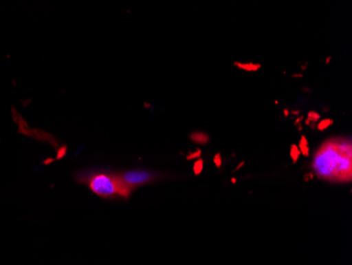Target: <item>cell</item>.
I'll use <instances>...</instances> for the list:
<instances>
[{
	"label": "cell",
	"mask_w": 352,
	"mask_h": 265,
	"mask_svg": "<svg viewBox=\"0 0 352 265\" xmlns=\"http://www.w3.org/2000/svg\"><path fill=\"white\" fill-rule=\"evenodd\" d=\"M204 169V161L203 160H197L195 163V166H193V170H195V173L197 176H199V173L203 171Z\"/></svg>",
	"instance_id": "10"
},
{
	"label": "cell",
	"mask_w": 352,
	"mask_h": 265,
	"mask_svg": "<svg viewBox=\"0 0 352 265\" xmlns=\"http://www.w3.org/2000/svg\"><path fill=\"white\" fill-rule=\"evenodd\" d=\"M213 161H214L215 165H217V168L221 167V153L215 154L214 159H213Z\"/></svg>",
	"instance_id": "11"
},
{
	"label": "cell",
	"mask_w": 352,
	"mask_h": 265,
	"mask_svg": "<svg viewBox=\"0 0 352 265\" xmlns=\"http://www.w3.org/2000/svg\"><path fill=\"white\" fill-rule=\"evenodd\" d=\"M331 59H332L331 56L327 57V59H326V65L329 64L330 61H331Z\"/></svg>",
	"instance_id": "14"
},
{
	"label": "cell",
	"mask_w": 352,
	"mask_h": 265,
	"mask_svg": "<svg viewBox=\"0 0 352 265\" xmlns=\"http://www.w3.org/2000/svg\"><path fill=\"white\" fill-rule=\"evenodd\" d=\"M321 120V116L316 112H310L307 116V120H306V124H309L310 122L318 123V120Z\"/></svg>",
	"instance_id": "9"
},
{
	"label": "cell",
	"mask_w": 352,
	"mask_h": 265,
	"mask_svg": "<svg viewBox=\"0 0 352 265\" xmlns=\"http://www.w3.org/2000/svg\"><path fill=\"white\" fill-rule=\"evenodd\" d=\"M118 176H120V180L124 182V185L128 186L132 191L140 186L152 183L160 178L156 173H149V171H145V170L126 171V173H120Z\"/></svg>",
	"instance_id": "3"
},
{
	"label": "cell",
	"mask_w": 352,
	"mask_h": 265,
	"mask_svg": "<svg viewBox=\"0 0 352 265\" xmlns=\"http://www.w3.org/2000/svg\"><path fill=\"white\" fill-rule=\"evenodd\" d=\"M77 181L88 186L93 193L104 199H128L133 193L116 173H91L78 178Z\"/></svg>",
	"instance_id": "2"
},
{
	"label": "cell",
	"mask_w": 352,
	"mask_h": 265,
	"mask_svg": "<svg viewBox=\"0 0 352 265\" xmlns=\"http://www.w3.org/2000/svg\"><path fill=\"white\" fill-rule=\"evenodd\" d=\"M292 77H296V78H302V74H298V73H296V74H292Z\"/></svg>",
	"instance_id": "13"
},
{
	"label": "cell",
	"mask_w": 352,
	"mask_h": 265,
	"mask_svg": "<svg viewBox=\"0 0 352 265\" xmlns=\"http://www.w3.org/2000/svg\"><path fill=\"white\" fill-rule=\"evenodd\" d=\"M233 65L239 70L246 71V72H258L262 68V65L258 64V63H253V61H248V63L235 61Z\"/></svg>",
	"instance_id": "4"
},
{
	"label": "cell",
	"mask_w": 352,
	"mask_h": 265,
	"mask_svg": "<svg viewBox=\"0 0 352 265\" xmlns=\"http://www.w3.org/2000/svg\"><path fill=\"white\" fill-rule=\"evenodd\" d=\"M333 123L332 118H324V120H318V129L320 130V131H324V130L329 128L331 125H333Z\"/></svg>",
	"instance_id": "7"
},
{
	"label": "cell",
	"mask_w": 352,
	"mask_h": 265,
	"mask_svg": "<svg viewBox=\"0 0 352 265\" xmlns=\"http://www.w3.org/2000/svg\"><path fill=\"white\" fill-rule=\"evenodd\" d=\"M300 151L298 149V145H292V148H290V157H292V161L294 163H296L298 162V158H300Z\"/></svg>",
	"instance_id": "8"
},
{
	"label": "cell",
	"mask_w": 352,
	"mask_h": 265,
	"mask_svg": "<svg viewBox=\"0 0 352 265\" xmlns=\"http://www.w3.org/2000/svg\"><path fill=\"white\" fill-rule=\"evenodd\" d=\"M192 142H195L197 144H201V145H206L210 141V138L205 132H195L190 136Z\"/></svg>",
	"instance_id": "5"
},
{
	"label": "cell",
	"mask_w": 352,
	"mask_h": 265,
	"mask_svg": "<svg viewBox=\"0 0 352 265\" xmlns=\"http://www.w3.org/2000/svg\"><path fill=\"white\" fill-rule=\"evenodd\" d=\"M199 156H201V150H197V152H195V153L191 154V156H189V157H188L187 159H195V158H199Z\"/></svg>",
	"instance_id": "12"
},
{
	"label": "cell",
	"mask_w": 352,
	"mask_h": 265,
	"mask_svg": "<svg viewBox=\"0 0 352 265\" xmlns=\"http://www.w3.org/2000/svg\"><path fill=\"white\" fill-rule=\"evenodd\" d=\"M244 162H242V163L239 164V167L235 168V170H239V168L242 167L243 165H244Z\"/></svg>",
	"instance_id": "15"
},
{
	"label": "cell",
	"mask_w": 352,
	"mask_h": 265,
	"mask_svg": "<svg viewBox=\"0 0 352 265\" xmlns=\"http://www.w3.org/2000/svg\"><path fill=\"white\" fill-rule=\"evenodd\" d=\"M314 173L330 182L351 181L352 146L350 140L333 138L316 151L312 163Z\"/></svg>",
	"instance_id": "1"
},
{
	"label": "cell",
	"mask_w": 352,
	"mask_h": 265,
	"mask_svg": "<svg viewBox=\"0 0 352 265\" xmlns=\"http://www.w3.org/2000/svg\"><path fill=\"white\" fill-rule=\"evenodd\" d=\"M298 149H300V154H304L305 157H309V143H308L306 136H302L300 138V144H298Z\"/></svg>",
	"instance_id": "6"
}]
</instances>
